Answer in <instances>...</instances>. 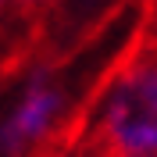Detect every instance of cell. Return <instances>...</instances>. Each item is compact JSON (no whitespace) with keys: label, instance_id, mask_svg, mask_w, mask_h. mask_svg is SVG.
I'll return each mask as SVG.
<instances>
[{"label":"cell","instance_id":"6da1fadb","mask_svg":"<svg viewBox=\"0 0 157 157\" xmlns=\"http://www.w3.org/2000/svg\"><path fill=\"white\" fill-rule=\"evenodd\" d=\"M97 136L111 157H157V61H136L107 82Z\"/></svg>","mask_w":157,"mask_h":157},{"label":"cell","instance_id":"7a4b0ae2","mask_svg":"<svg viewBox=\"0 0 157 157\" xmlns=\"http://www.w3.org/2000/svg\"><path fill=\"white\" fill-rule=\"evenodd\" d=\"M64 107H68L64 86L47 68H36L0 114V154L25 157L39 143H47L61 125Z\"/></svg>","mask_w":157,"mask_h":157},{"label":"cell","instance_id":"3957f363","mask_svg":"<svg viewBox=\"0 0 157 157\" xmlns=\"http://www.w3.org/2000/svg\"><path fill=\"white\" fill-rule=\"evenodd\" d=\"M71 4H75L78 11H93V7H100V4H104V0H71Z\"/></svg>","mask_w":157,"mask_h":157},{"label":"cell","instance_id":"277c9868","mask_svg":"<svg viewBox=\"0 0 157 157\" xmlns=\"http://www.w3.org/2000/svg\"><path fill=\"white\" fill-rule=\"evenodd\" d=\"M4 7H7V0H0V14H4Z\"/></svg>","mask_w":157,"mask_h":157},{"label":"cell","instance_id":"5b68a950","mask_svg":"<svg viewBox=\"0 0 157 157\" xmlns=\"http://www.w3.org/2000/svg\"><path fill=\"white\" fill-rule=\"evenodd\" d=\"M25 4H39V0H25Z\"/></svg>","mask_w":157,"mask_h":157}]
</instances>
